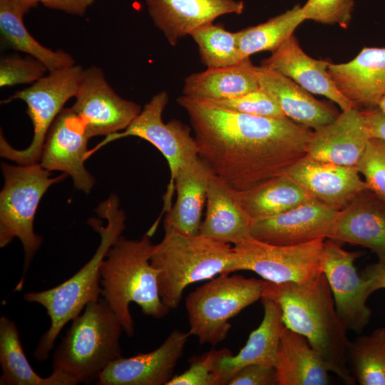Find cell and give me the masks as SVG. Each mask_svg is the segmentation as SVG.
<instances>
[{
    "label": "cell",
    "instance_id": "cell-7",
    "mask_svg": "<svg viewBox=\"0 0 385 385\" xmlns=\"http://www.w3.org/2000/svg\"><path fill=\"white\" fill-rule=\"evenodd\" d=\"M4 185L0 192V247L18 238L24 251V271L15 290L22 289L24 277L43 238L34 231L39 202L53 184L66 178H51L40 163L13 165L1 163Z\"/></svg>",
    "mask_w": 385,
    "mask_h": 385
},
{
    "label": "cell",
    "instance_id": "cell-2",
    "mask_svg": "<svg viewBox=\"0 0 385 385\" xmlns=\"http://www.w3.org/2000/svg\"><path fill=\"white\" fill-rule=\"evenodd\" d=\"M262 297L279 306L286 327L307 338L330 372L348 385L355 384L347 365L348 329L337 312L322 272L303 282L265 280Z\"/></svg>",
    "mask_w": 385,
    "mask_h": 385
},
{
    "label": "cell",
    "instance_id": "cell-44",
    "mask_svg": "<svg viewBox=\"0 0 385 385\" xmlns=\"http://www.w3.org/2000/svg\"><path fill=\"white\" fill-rule=\"evenodd\" d=\"M19 5L26 13L38 4V0H12Z\"/></svg>",
    "mask_w": 385,
    "mask_h": 385
},
{
    "label": "cell",
    "instance_id": "cell-43",
    "mask_svg": "<svg viewBox=\"0 0 385 385\" xmlns=\"http://www.w3.org/2000/svg\"><path fill=\"white\" fill-rule=\"evenodd\" d=\"M360 275L368 281L371 294L380 289H385V264L378 262L369 265Z\"/></svg>",
    "mask_w": 385,
    "mask_h": 385
},
{
    "label": "cell",
    "instance_id": "cell-8",
    "mask_svg": "<svg viewBox=\"0 0 385 385\" xmlns=\"http://www.w3.org/2000/svg\"><path fill=\"white\" fill-rule=\"evenodd\" d=\"M265 280L223 273L190 292L185 299L189 332L214 346L231 329L230 319L260 299Z\"/></svg>",
    "mask_w": 385,
    "mask_h": 385
},
{
    "label": "cell",
    "instance_id": "cell-27",
    "mask_svg": "<svg viewBox=\"0 0 385 385\" xmlns=\"http://www.w3.org/2000/svg\"><path fill=\"white\" fill-rule=\"evenodd\" d=\"M257 67L250 58L219 68H207L185 78L184 96L208 101L230 99L260 88Z\"/></svg>",
    "mask_w": 385,
    "mask_h": 385
},
{
    "label": "cell",
    "instance_id": "cell-15",
    "mask_svg": "<svg viewBox=\"0 0 385 385\" xmlns=\"http://www.w3.org/2000/svg\"><path fill=\"white\" fill-rule=\"evenodd\" d=\"M311 197L340 211L369 190L356 166H344L315 160L305 155L284 173Z\"/></svg>",
    "mask_w": 385,
    "mask_h": 385
},
{
    "label": "cell",
    "instance_id": "cell-28",
    "mask_svg": "<svg viewBox=\"0 0 385 385\" xmlns=\"http://www.w3.org/2000/svg\"><path fill=\"white\" fill-rule=\"evenodd\" d=\"M278 385H326L329 372L319 353L303 335L283 331L275 366Z\"/></svg>",
    "mask_w": 385,
    "mask_h": 385
},
{
    "label": "cell",
    "instance_id": "cell-10",
    "mask_svg": "<svg viewBox=\"0 0 385 385\" xmlns=\"http://www.w3.org/2000/svg\"><path fill=\"white\" fill-rule=\"evenodd\" d=\"M168 102V94L165 91L157 93L124 130L106 136L96 147L88 150L86 155L87 160L106 144L128 136L139 137L150 143L166 159L170 172L167 191L163 195V212L172 207L178 172L199 156L195 137L191 135L190 128L187 125L177 119L166 123L163 122L162 115Z\"/></svg>",
    "mask_w": 385,
    "mask_h": 385
},
{
    "label": "cell",
    "instance_id": "cell-42",
    "mask_svg": "<svg viewBox=\"0 0 385 385\" xmlns=\"http://www.w3.org/2000/svg\"><path fill=\"white\" fill-rule=\"evenodd\" d=\"M361 111L370 138L385 140V113L377 108Z\"/></svg>",
    "mask_w": 385,
    "mask_h": 385
},
{
    "label": "cell",
    "instance_id": "cell-14",
    "mask_svg": "<svg viewBox=\"0 0 385 385\" xmlns=\"http://www.w3.org/2000/svg\"><path fill=\"white\" fill-rule=\"evenodd\" d=\"M90 136L83 120L71 108H63L50 127L42 148L41 165L72 178L76 189L90 192L95 178L84 162Z\"/></svg>",
    "mask_w": 385,
    "mask_h": 385
},
{
    "label": "cell",
    "instance_id": "cell-17",
    "mask_svg": "<svg viewBox=\"0 0 385 385\" xmlns=\"http://www.w3.org/2000/svg\"><path fill=\"white\" fill-rule=\"evenodd\" d=\"M190 336L189 332L173 329L154 351L113 361L100 374L96 384L166 385L173 376Z\"/></svg>",
    "mask_w": 385,
    "mask_h": 385
},
{
    "label": "cell",
    "instance_id": "cell-20",
    "mask_svg": "<svg viewBox=\"0 0 385 385\" xmlns=\"http://www.w3.org/2000/svg\"><path fill=\"white\" fill-rule=\"evenodd\" d=\"M329 64L328 61L308 56L294 34L261 63L262 66L291 78L310 93L327 98L342 111L357 108L337 88L328 71Z\"/></svg>",
    "mask_w": 385,
    "mask_h": 385
},
{
    "label": "cell",
    "instance_id": "cell-19",
    "mask_svg": "<svg viewBox=\"0 0 385 385\" xmlns=\"http://www.w3.org/2000/svg\"><path fill=\"white\" fill-rule=\"evenodd\" d=\"M145 1L153 22L171 46L217 17L241 14L245 8L244 2L237 0Z\"/></svg>",
    "mask_w": 385,
    "mask_h": 385
},
{
    "label": "cell",
    "instance_id": "cell-18",
    "mask_svg": "<svg viewBox=\"0 0 385 385\" xmlns=\"http://www.w3.org/2000/svg\"><path fill=\"white\" fill-rule=\"evenodd\" d=\"M370 138L362 111L351 108L311 133L306 155L323 162L356 166Z\"/></svg>",
    "mask_w": 385,
    "mask_h": 385
},
{
    "label": "cell",
    "instance_id": "cell-33",
    "mask_svg": "<svg viewBox=\"0 0 385 385\" xmlns=\"http://www.w3.org/2000/svg\"><path fill=\"white\" fill-rule=\"evenodd\" d=\"M347 365L360 385H385V328L350 342Z\"/></svg>",
    "mask_w": 385,
    "mask_h": 385
},
{
    "label": "cell",
    "instance_id": "cell-3",
    "mask_svg": "<svg viewBox=\"0 0 385 385\" xmlns=\"http://www.w3.org/2000/svg\"><path fill=\"white\" fill-rule=\"evenodd\" d=\"M98 215L106 220V226L96 218L88 223L100 235L99 245L91 259L71 277L60 284L40 292L24 295L29 302L43 306L51 319V325L41 337L34 351L38 361L46 360L63 327L80 314L86 306L101 297V267L111 245L121 235L126 216L120 208L119 199L112 194L96 209Z\"/></svg>",
    "mask_w": 385,
    "mask_h": 385
},
{
    "label": "cell",
    "instance_id": "cell-24",
    "mask_svg": "<svg viewBox=\"0 0 385 385\" xmlns=\"http://www.w3.org/2000/svg\"><path fill=\"white\" fill-rule=\"evenodd\" d=\"M212 175L199 156L180 169L175 178L176 200L166 212L164 229L186 235L200 234L202 210Z\"/></svg>",
    "mask_w": 385,
    "mask_h": 385
},
{
    "label": "cell",
    "instance_id": "cell-5",
    "mask_svg": "<svg viewBox=\"0 0 385 385\" xmlns=\"http://www.w3.org/2000/svg\"><path fill=\"white\" fill-rule=\"evenodd\" d=\"M162 240L154 245L151 265L159 270L158 283L163 303L175 309L190 284L217 274L234 272L233 246L202 234L186 235L164 229Z\"/></svg>",
    "mask_w": 385,
    "mask_h": 385
},
{
    "label": "cell",
    "instance_id": "cell-35",
    "mask_svg": "<svg viewBox=\"0 0 385 385\" xmlns=\"http://www.w3.org/2000/svg\"><path fill=\"white\" fill-rule=\"evenodd\" d=\"M356 168L369 190L385 202V140L371 138Z\"/></svg>",
    "mask_w": 385,
    "mask_h": 385
},
{
    "label": "cell",
    "instance_id": "cell-21",
    "mask_svg": "<svg viewBox=\"0 0 385 385\" xmlns=\"http://www.w3.org/2000/svg\"><path fill=\"white\" fill-rule=\"evenodd\" d=\"M328 71L339 91L357 108H377L385 95V48L364 47L349 62L330 63Z\"/></svg>",
    "mask_w": 385,
    "mask_h": 385
},
{
    "label": "cell",
    "instance_id": "cell-41",
    "mask_svg": "<svg viewBox=\"0 0 385 385\" xmlns=\"http://www.w3.org/2000/svg\"><path fill=\"white\" fill-rule=\"evenodd\" d=\"M96 0H38L45 7L68 14L83 16L87 9Z\"/></svg>",
    "mask_w": 385,
    "mask_h": 385
},
{
    "label": "cell",
    "instance_id": "cell-38",
    "mask_svg": "<svg viewBox=\"0 0 385 385\" xmlns=\"http://www.w3.org/2000/svg\"><path fill=\"white\" fill-rule=\"evenodd\" d=\"M354 0H307L301 6L305 20L323 24H338L346 29L351 20Z\"/></svg>",
    "mask_w": 385,
    "mask_h": 385
},
{
    "label": "cell",
    "instance_id": "cell-1",
    "mask_svg": "<svg viewBox=\"0 0 385 385\" xmlns=\"http://www.w3.org/2000/svg\"><path fill=\"white\" fill-rule=\"evenodd\" d=\"M198 155L213 175L235 190L283 174L304 157L312 133L291 119L239 113L181 96Z\"/></svg>",
    "mask_w": 385,
    "mask_h": 385
},
{
    "label": "cell",
    "instance_id": "cell-11",
    "mask_svg": "<svg viewBox=\"0 0 385 385\" xmlns=\"http://www.w3.org/2000/svg\"><path fill=\"white\" fill-rule=\"evenodd\" d=\"M325 239L297 245H277L253 237L233 246L234 272L249 270L274 283L303 282L321 270Z\"/></svg>",
    "mask_w": 385,
    "mask_h": 385
},
{
    "label": "cell",
    "instance_id": "cell-25",
    "mask_svg": "<svg viewBox=\"0 0 385 385\" xmlns=\"http://www.w3.org/2000/svg\"><path fill=\"white\" fill-rule=\"evenodd\" d=\"M251 223L237 197L235 190L212 175L207 188L205 217L200 233L215 241L235 245L252 237Z\"/></svg>",
    "mask_w": 385,
    "mask_h": 385
},
{
    "label": "cell",
    "instance_id": "cell-4",
    "mask_svg": "<svg viewBox=\"0 0 385 385\" xmlns=\"http://www.w3.org/2000/svg\"><path fill=\"white\" fill-rule=\"evenodd\" d=\"M154 245L148 233L138 240H128L121 235L109 248L101 265V297L129 337L135 332L130 303L137 304L145 315L155 319L164 317L170 311L160 298L159 270L150 262Z\"/></svg>",
    "mask_w": 385,
    "mask_h": 385
},
{
    "label": "cell",
    "instance_id": "cell-31",
    "mask_svg": "<svg viewBox=\"0 0 385 385\" xmlns=\"http://www.w3.org/2000/svg\"><path fill=\"white\" fill-rule=\"evenodd\" d=\"M26 13L12 0H0V33L1 43L28 54L41 61L48 72L75 64L73 58L63 50L53 51L38 42L23 22Z\"/></svg>",
    "mask_w": 385,
    "mask_h": 385
},
{
    "label": "cell",
    "instance_id": "cell-40",
    "mask_svg": "<svg viewBox=\"0 0 385 385\" xmlns=\"http://www.w3.org/2000/svg\"><path fill=\"white\" fill-rule=\"evenodd\" d=\"M278 384L275 366L252 364L240 369L227 385H275Z\"/></svg>",
    "mask_w": 385,
    "mask_h": 385
},
{
    "label": "cell",
    "instance_id": "cell-29",
    "mask_svg": "<svg viewBox=\"0 0 385 385\" xmlns=\"http://www.w3.org/2000/svg\"><path fill=\"white\" fill-rule=\"evenodd\" d=\"M235 193L252 222L279 215L314 200L284 173L250 189L235 190Z\"/></svg>",
    "mask_w": 385,
    "mask_h": 385
},
{
    "label": "cell",
    "instance_id": "cell-26",
    "mask_svg": "<svg viewBox=\"0 0 385 385\" xmlns=\"http://www.w3.org/2000/svg\"><path fill=\"white\" fill-rule=\"evenodd\" d=\"M257 74L260 87L269 91L284 115L297 124L317 130L338 115L329 105L283 74L262 66L257 67Z\"/></svg>",
    "mask_w": 385,
    "mask_h": 385
},
{
    "label": "cell",
    "instance_id": "cell-34",
    "mask_svg": "<svg viewBox=\"0 0 385 385\" xmlns=\"http://www.w3.org/2000/svg\"><path fill=\"white\" fill-rule=\"evenodd\" d=\"M190 36L207 68L232 66L244 60L240 55L238 31L230 32L220 24L210 23L196 29Z\"/></svg>",
    "mask_w": 385,
    "mask_h": 385
},
{
    "label": "cell",
    "instance_id": "cell-39",
    "mask_svg": "<svg viewBox=\"0 0 385 385\" xmlns=\"http://www.w3.org/2000/svg\"><path fill=\"white\" fill-rule=\"evenodd\" d=\"M48 71L37 59L29 56L2 57L0 60V86L33 84Z\"/></svg>",
    "mask_w": 385,
    "mask_h": 385
},
{
    "label": "cell",
    "instance_id": "cell-30",
    "mask_svg": "<svg viewBox=\"0 0 385 385\" xmlns=\"http://www.w3.org/2000/svg\"><path fill=\"white\" fill-rule=\"evenodd\" d=\"M1 385H75L68 374L52 371L41 377L31 367L24 351L15 322L5 316L0 318Z\"/></svg>",
    "mask_w": 385,
    "mask_h": 385
},
{
    "label": "cell",
    "instance_id": "cell-13",
    "mask_svg": "<svg viewBox=\"0 0 385 385\" xmlns=\"http://www.w3.org/2000/svg\"><path fill=\"white\" fill-rule=\"evenodd\" d=\"M71 108L86 123L90 138L124 130L142 111L136 103L120 97L96 66L83 70Z\"/></svg>",
    "mask_w": 385,
    "mask_h": 385
},
{
    "label": "cell",
    "instance_id": "cell-36",
    "mask_svg": "<svg viewBox=\"0 0 385 385\" xmlns=\"http://www.w3.org/2000/svg\"><path fill=\"white\" fill-rule=\"evenodd\" d=\"M210 102L242 113L267 118L286 117L275 98L261 87L236 98Z\"/></svg>",
    "mask_w": 385,
    "mask_h": 385
},
{
    "label": "cell",
    "instance_id": "cell-37",
    "mask_svg": "<svg viewBox=\"0 0 385 385\" xmlns=\"http://www.w3.org/2000/svg\"><path fill=\"white\" fill-rule=\"evenodd\" d=\"M232 353L227 348L214 349L200 356L191 358L189 368L175 375L166 385H218L214 371L220 359Z\"/></svg>",
    "mask_w": 385,
    "mask_h": 385
},
{
    "label": "cell",
    "instance_id": "cell-9",
    "mask_svg": "<svg viewBox=\"0 0 385 385\" xmlns=\"http://www.w3.org/2000/svg\"><path fill=\"white\" fill-rule=\"evenodd\" d=\"M83 68L73 66L48 72L31 86L15 92L1 101L9 103L21 100L27 106L26 113L34 127V135L30 145L25 149L13 148L0 135V155L19 165H29L40 160L47 133L52 123L63 109L65 103L75 97Z\"/></svg>",
    "mask_w": 385,
    "mask_h": 385
},
{
    "label": "cell",
    "instance_id": "cell-6",
    "mask_svg": "<svg viewBox=\"0 0 385 385\" xmlns=\"http://www.w3.org/2000/svg\"><path fill=\"white\" fill-rule=\"evenodd\" d=\"M123 331L118 317L101 297L88 303L72 320L53 356V371L66 373L78 383L97 381L121 356Z\"/></svg>",
    "mask_w": 385,
    "mask_h": 385
},
{
    "label": "cell",
    "instance_id": "cell-23",
    "mask_svg": "<svg viewBox=\"0 0 385 385\" xmlns=\"http://www.w3.org/2000/svg\"><path fill=\"white\" fill-rule=\"evenodd\" d=\"M260 299L264 308L262 322L251 332L237 355L230 353L220 359L214 371L218 385H227L231 378L247 365L276 366L277 350L286 326L279 306L267 297H262Z\"/></svg>",
    "mask_w": 385,
    "mask_h": 385
},
{
    "label": "cell",
    "instance_id": "cell-32",
    "mask_svg": "<svg viewBox=\"0 0 385 385\" xmlns=\"http://www.w3.org/2000/svg\"><path fill=\"white\" fill-rule=\"evenodd\" d=\"M304 21L301 6L297 4L264 23L239 31L242 58H250L251 55L260 51H274Z\"/></svg>",
    "mask_w": 385,
    "mask_h": 385
},
{
    "label": "cell",
    "instance_id": "cell-12",
    "mask_svg": "<svg viewBox=\"0 0 385 385\" xmlns=\"http://www.w3.org/2000/svg\"><path fill=\"white\" fill-rule=\"evenodd\" d=\"M360 251L344 250L337 241L324 240L321 270L330 287L337 312L348 330L361 334L368 325L371 310L366 305L371 294L368 281L357 272L354 262Z\"/></svg>",
    "mask_w": 385,
    "mask_h": 385
},
{
    "label": "cell",
    "instance_id": "cell-22",
    "mask_svg": "<svg viewBox=\"0 0 385 385\" xmlns=\"http://www.w3.org/2000/svg\"><path fill=\"white\" fill-rule=\"evenodd\" d=\"M329 239L369 248L385 264V202L363 192L338 212Z\"/></svg>",
    "mask_w": 385,
    "mask_h": 385
},
{
    "label": "cell",
    "instance_id": "cell-45",
    "mask_svg": "<svg viewBox=\"0 0 385 385\" xmlns=\"http://www.w3.org/2000/svg\"><path fill=\"white\" fill-rule=\"evenodd\" d=\"M377 108H379L381 112L385 113V95L383 96V98L380 100Z\"/></svg>",
    "mask_w": 385,
    "mask_h": 385
},
{
    "label": "cell",
    "instance_id": "cell-16",
    "mask_svg": "<svg viewBox=\"0 0 385 385\" xmlns=\"http://www.w3.org/2000/svg\"><path fill=\"white\" fill-rule=\"evenodd\" d=\"M338 212L312 200L279 215L252 221L251 236L277 245L330 238Z\"/></svg>",
    "mask_w": 385,
    "mask_h": 385
}]
</instances>
